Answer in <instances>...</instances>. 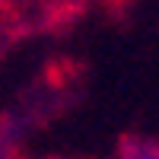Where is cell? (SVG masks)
Wrapping results in <instances>:
<instances>
[{
    "instance_id": "obj_1",
    "label": "cell",
    "mask_w": 159,
    "mask_h": 159,
    "mask_svg": "<svg viewBox=\"0 0 159 159\" xmlns=\"http://www.w3.org/2000/svg\"><path fill=\"white\" fill-rule=\"evenodd\" d=\"M115 159H159V140L137 137V134H130V137H121Z\"/></svg>"
},
{
    "instance_id": "obj_2",
    "label": "cell",
    "mask_w": 159,
    "mask_h": 159,
    "mask_svg": "<svg viewBox=\"0 0 159 159\" xmlns=\"http://www.w3.org/2000/svg\"><path fill=\"white\" fill-rule=\"evenodd\" d=\"M16 16V0H0V22H10Z\"/></svg>"
}]
</instances>
